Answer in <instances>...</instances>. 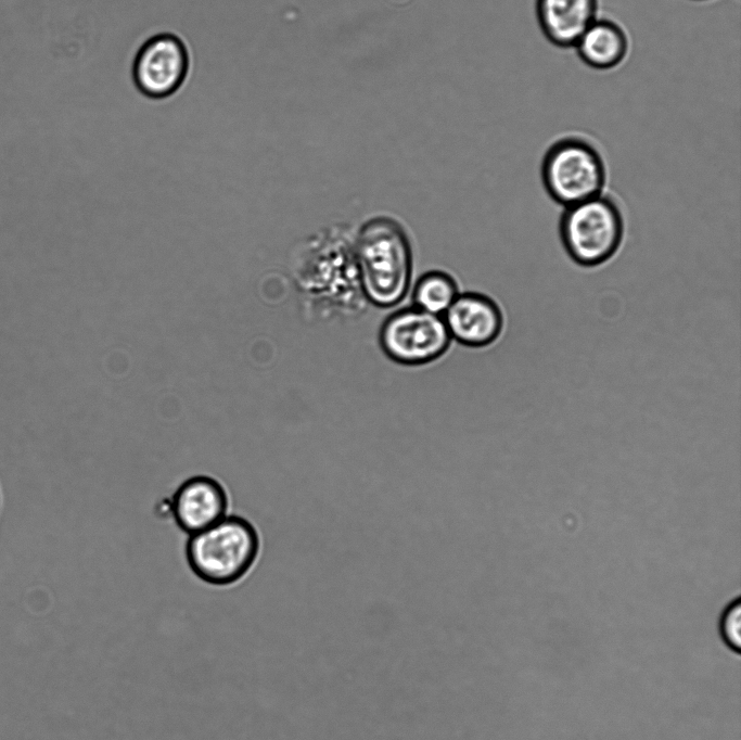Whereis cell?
<instances>
[{"mask_svg": "<svg viewBox=\"0 0 741 740\" xmlns=\"http://www.w3.org/2000/svg\"><path fill=\"white\" fill-rule=\"evenodd\" d=\"M354 237L348 226L322 228L294 252L292 271L310 316L354 317L369 305L358 278Z\"/></svg>", "mask_w": 741, "mask_h": 740, "instance_id": "obj_1", "label": "cell"}, {"mask_svg": "<svg viewBox=\"0 0 741 740\" xmlns=\"http://www.w3.org/2000/svg\"><path fill=\"white\" fill-rule=\"evenodd\" d=\"M354 250L367 303L389 309L403 302L413 275L412 244L405 226L388 215L369 217L355 230Z\"/></svg>", "mask_w": 741, "mask_h": 740, "instance_id": "obj_2", "label": "cell"}, {"mask_svg": "<svg viewBox=\"0 0 741 740\" xmlns=\"http://www.w3.org/2000/svg\"><path fill=\"white\" fill-rule=\"evenodd\" d=\"M261 535L247 518L230 513L190 536L184 559L192 574L215 587L232 586L245 578L261 554Z\"/></svg>", "mask_w": 741, "mask_h": 740, "instance_id": "obj_3", "label": "cell"}, {"mask_svg": "<svg viewBox=\"0 0 741 740\" xmlns=\"http://www.w3.org/2000/svg\"><path fill=\"white\" fill-rule=\"evenodd\" d=\"M625 224L617 202L600 194L564 207L559 237L568 257L584 268L598 267L619 250Z\"/></svg>", "mask_w": 741, "mask_h": 740, "instance_id": "obj_4", "label": "cell"}, {"mask_svg": "<svg viewBox=\"0 0 741 740\" xmlns=\"http://www.w3.org/2000/svg\"><path fill=\"white\" fill-rule=\"evenodd\" d=\"M540 177L548 195L567 207L603 193L606 167L600 151L590 141L565 136L547 149Z\"/></svg>", "mask_w": 741, "mask_h": 740, "instance_id": "obj_5", "label": "cell"}, {"mask_svg": "<svg viewBox=\"0 0 741 740\" xmlns=\"http://www.w3.org/2000/svg\"><path fill=\"white\" fill-rule=\"evenodd\" d=\"M452 340L442 316L413 306L392 311L380 326L378 343L395 363L424 366L443 357Z\"/></svg>", "mask_w": 741, "mask_h": 740, "instance_id": "obj_6", "label": "cell"}, {"mask_svg": "<svg viewBox=\"0 0 741 740\" xmlns=\"http://www.w3.org/2000/svg\"><path fill=\"white\" fill-rule=\"evenodd\" d=\"M174 524L187 536L196 534L231 512V497L227 486L209 474H194L184 479L164 503Z\"/></svg>", "mask_w": 741, "mask_h": 740, "instance_id": "obj_7", "label": "cell"}, {"mask_svg": "<svg viewBox=\"0 0 741 740\" xmlns=\"http://www.w3.org/2000/svg\"><path fill=\"white\" fill-rule=\"evenodd\" d=\"M188 72V50L174 34H158L145 41L132 65L137 88L152 99H164L177 92Z\"/></svg>", "mask_w": 741, "mask_h": 740, "instance_id": "obj_8", "label": "cell"}, {"mask_svg": "<svg viewBox=\"0 0 741 740\" xmlns=\"http://www.w3.org/2000/svg\"><path fill=\"white\" fill-rule=\"evenodd\" d=\"M443 319L451 340L471 348L494 344L504 328L500 305L491 296L475 291L460 292Z\"/></svg>", "mask_w": 741, "mask_h": 740, "instance_id": "obj_9", "label": "cell"}, {"mask_svg": "<svg viewBox=\"0 0 741 740\" xmlns=\"http://www.w3.org/2000/svg\"><path fill=\"white\" fill-rule=\"evenodd\" d=\"M535 12L546 39L558 48L568 49L598 18L599 0H536Z\"/></svg>", "mask_w": 741, "mask_h": 740, "instance_id": "obj_10", "label": "cell"}, {"mask_svg": "<svg viewBox=\"0 0 741 740\" xmlns=\"http://www.w3.org/2000/svg\"><path fill=\"white\" fill-rule=\"evenodd\" d=\"M574 49L587 66L608 71L617 67L629 51L625 29L610 18H596L576 41Z\"/></svg>", "mask_w": 741, "mask_h": 740, "instance_id": "obj_11", "label": "cell"}, {"mask_svg": "<svg viewBox=\"0 0 741 740\" xmlns=\"http://www.w3.org/2000/svg\"><path fill=\"white\" fill-rule=\"evenodd\" d=\"M410 289L411 306L442 317L460 293L456 278L439 269L423 272Z\"/></svg>", "mask_w": 741, "mask_h": 740, "instance_id": "obj_12", "label": "cell"}, {"mask_svg": "<svg viewBox=\"0 0 741 740\" xmlns=\"http://www.w3.org/2000/svg\"><path fill=\"white\" fill-rule=\"evenodd\" d=\"M719 635L724 645L733 653L741 649V601L739 598L730 601L719 618Z\"/></svg>", "mask_w": 741, "mask_h": 740, "instance_id": "obj_13", "label": "cell"}]
</instances>
